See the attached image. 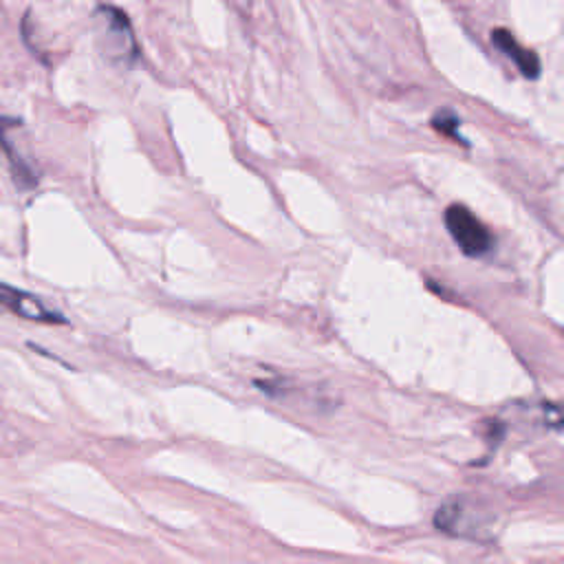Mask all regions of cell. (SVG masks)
<instances>
[{
  "label": "cell",
  "instance_id": "6da1fadb",
  "mask_svg": "<svg viewBox=\"0 0 564 564\" xmlns=\"http://www.w3.org/2000/svg\"><path fill=\"white\" fill-rule=\"evenodd\" d=\"M445 227L467 256H482L494 247L489 229L465 205H449L445 209Z\"/></svg>",
  "mask_w": 564,
  "mask_h": 564
},
{
  "label": "cell",
  "instance_id": "277c9868",
  "mask_svg": "<svg viewBox=\"0 0 564 564\" xmlns=\"http://www.w3.org/2000/svg\"><path fill=\"white\" fill-rule=\"evenodd\" d=\"M458 117L454 115V112H449V110H441L438 115H434V119H432V128L434 130H438V132H443V134H447V137H452V139H456V141H460L463 143V139H460V134H458Z\"/></svg>",
  "mask_w": 564,
  "mask_h": 564
},
{
  "label": "cell",
  "instance_id": "7a4b0ae2",
  "mask_svg": "<svg viewBox=\"0 0 564 564\" xmlns=\"http://www.w3.org/2000/svg\"><path fill=\"white\" fill-rule=\"evenodd\" d=\"M2 304L18 313L20 317L35 319V322H62V317L51 311L40 297L24 293L20 289H13L9 284H2Z\"/></svg>",
  "mask_w": 564,
  "mask_h": 564
},
{
  "label": "cell",
  "instance_id": "3957f363",
  "mask_svg": "<svg viewBox=\"0 0 564 564\" xmlns=\"http://www.w3.org/2000/svg\"><path fill=\"white\" fill-rule=\"evenodd\" d=\"M491 42L507 55L513 59V64L518 66V70L529 77V79H535L540 75V59L533 51L520 46L513 35L507 31V29H494L491 31Z\"/></svg>",
  "mask_w": 564,
  "mask_h": 564
}]
</instances>
